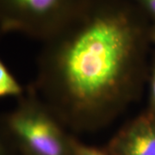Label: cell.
Returning <instances> with one entry per match:
<instances>
[{"mask_svg":"<svg viewBox=\"0 0 155 155\" xmlns=\"http://www.w3.org/2000/svg\"><path fill=\"white\" fill-rule=\"evenodd\" d=\"M40 65L39 89L56 118L76 132L97 130L136 96L140 32L125 11H98L54 41Z\"/></svg>","mask_w":155,"mask_h":155,"instance_id":"6da1fadb","label":"cell"},{"mask_svg":"<svg viewBox=\"0 0 155 155\" xmlns=\"http://www.w3.org/2000/svg\"><path fill=\"white\" fill-rule=\"evenodd\" d=\"M7 127L29 155H72V139L42 101H23L11 113Z\"/></svg>","mask_w":155,"mask_h":155,"instance_id":"7a4b0ae2","label":"cell"},{"mask_svg":"<svg viewBox=\"0 0 155 155\" xmlns=\"http://www.w3.org/2000/svg\"><path fill=\"white\" fill-rule=\"evenodd\" d=\"M66 5L67 0H0V19L5 28L44 31Z\"/></svg>","mask_w":155,"mask_h":155,"instance_id":"3957f363","label":"cell"},{"mask_svg":"<svg viewBox=\"0 0 155 155\" xmlns=\"http://www.w3.org/2000/svg\"><path fill=\"white\" fill-rule=\"evenodd\" d=\"M109 155H155V119L136 117L113 136L106 147Z\"/></svg>","mask_w":155,"mask_h":155,"instance_id":"277c9868","label":"cell"},{"mask_svg":"<svg viewBox=\"0 0 155 155\" xmlns=\"http://www.w3.org/2000/svg\"><path fill=\"white\" fill-rule=\"evenodd\" d=\"M22 93V89L4 63L0 61V98L17 97Z\"/></svg>","mask_w":155,"mask_h":155,"instance_id":"5b68a950","label":"cell"},{"mask_svg":"<svg viewBox=\"0 0 155 155\" xmlns=\"http://www.w3.org/2000/svg\"><path fill=\"white\" fill-rule=\"evenodd\" d=\"M72 155H109L105 150H100L94 147L83 144L73 137L72 139Z\"/></svg>","mask_w":155,"mask_h":155,"instance_id":"8992f818","label":"cell"},{"mask_svg":"<svg viewBox=\"0 0 155 155\" xmlns=\"http://www.w3.org/2000/svg\"><path fill=\"white\" fill-rule=\"evenodd\" d=\"M150 100H151V114L153 119H155V65L153 68L151 76V89H150Z\"/></svg>","mask_w":155,"mask_h":155,"instance_id":"52a82bcc","label":"cell"},{"mask_svg":"<svg viewBox=\"0 0 155 155\" xmlns=\"http://www.w3.org/2000/svg\"><path fill=\"white\" fill-rule=\"evenodd\" d=\"M145 8L155 17V0H140Z\"/></svg>","mask_w":155,"mask_h":155,"instance_id":"ba28073f","label":"cell"}]
</instances>
